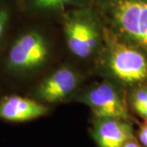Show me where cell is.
<instances>
[{
  "label": "cell",
  "instance_id": "obj_7",
  "mask_svg": "<svg viewBox=\"0 0 147 147\" xmlns=\"http://www.w3.org/2000/svg\"><path fill=\"white\" fill-rule=\"evenodd\" d=\"M49 109L43 103L19 95H6L0 98V119L23 123L47 115Z\"/></svg>",
  "mask_w": 147,
  "mask_h": 147
},
{
  "label": "cell",
  "instance_id": "obj_5",
  "mask_svg": "<svg viewBox=\"0 0 147 147\" xmlns=\"http://www.w3.org/2000/svg\"><path fill=\"white\" fill-rule=\"evenodd\" d=\"M76 100L88 106L94 118H114L130 123L133 121L127 90L108 79L84 89L77 95Z\"/></svg>",
  "mask_w": 147,
  "mask_h": 147
},
{
  "label": "cell",
  "instance_id": "obj_4",
  "mask_svg": "<svg viewBox=\"0 0 147 147\" xmlns=\"http://www.w3.org/2000/svg\"><path fill=\"white\" fill-rule=\"evenodd\" d=\"M50 48L46 38L38 30L18 34L0 57L3 72L11 77H22L34 72L47 63Z\"/></svg>",
  "mask_w": 147,
  "mask_h": 147
},
{
  "label": "cell",
  "instance_id": "obj_2",
  "mask_svg": "<svg viewBox=\"0 0 147 147\" xmlns=\"http://www.w3.org/2000/svg\"><path fill=\"white\" fill-rule=\"evenodd\" d=\"M103 26L147 56V0H92Z\"/></svg>",
  "mask_w": 147,
  "mask_h": 147
},
{
  "label": "cell",
  "instance_id": "obj_8",
  "mask_svg": "<svg viewBox=\"0 0 147 147\" xmlns=\"http://www.w3.org/2000/svg\"><path fill=\"white\" fill-rule=\"evenodd\" d=\"M91 134L98 147H122L136 137L131 123L114 118H94Z\"/></svg>",
  "mask_w": 147,
  "mask_h": 147
},
{
  "label": "cell",
  "instance_id": "obj_10",
  "mask_svg": "<svg viewBox=\"0 0 147 147\" xmlns=\"http://www.w3.org/2000/svg\"><path fill=\"white\" fill-rule=\"evenodd\" d=\"M29 5L33 9L42 11L62 10L69 6L82 7L90 4L92 0H28Z\"/></svg>",
  "mask_w": 147,
  "mask_h": 147
},
{
  "label": "cell",
  "instance_id": "obj_1",
  "mask_svg": "<svg viewBox=\"0 0 147 147\" xmlns=\"http://www.w3.org/2000/svg\"><path fill=\"white\" fill-rule=\"evenodd\" d=\"M96 70L125 90L147 84V56L103 26Z\"/></svg>",
  "mask_w": 147,
  "mask_h": 147
},
{
  "label": "cell",
  "instance_id": "obj_3",
  "mask_svg": "<svg viewBox=\"0 0 147 147\" xmlns=\"http://www.w3.org/2000/svg\"><path fill=\"white\" fill-rule=\"evenodd\" d=\"M62 26L67 47L74 56L88 59L96 55L102 42L103 24L92 3L64 12Z\"/></svg>",
  "mask_w": 147,
  "mask_h": 147
},
{
  "label": "cell",
  "instance_id": "obj_12",
  "mask_svg": "<svg viewBox=\"0 0 147 147\" xmlns=\"http://www.w3.org/2000/svg\"><path fill=\"white\" fill-rule=\"evenodd\" d=\"M138 142L143 147H147V121H143L137 131Z\"/></svg>",
  "mask_w": 147,
  "mask_h": 147
},
{
  "label": "cell",
  "instance_id": "obj_9",
  "mask_svg": "<svg viewBox=\"0 0 147 147\" xmlns=\"http://www.w3.org/2000/svg\"><path fill=\"white\" fill-rule=\"evenodd\" d=\"M127 99L130 110L147 121V84L140 85L127 91Z\"/></svg>",
  "mask_w": 147,
  "mask_h": 147
},
{
  "label": "cell",
  "instance_id": "obj_11",
  "mask_svg": "<svg viewBox=\"0 0 147 147\" xmlns=\"http://www.w3.org/2000/svg\"><path fill=\"white\" fill-rule=\"evenodd\" d=\"M11 9L10 6L0 1V57L5 47L7 38L11 21Z\"/></svg>",
  "mask_w": 147,
  "mask_h": 147
},
{
  "label": "cell",
  "instance_id": "obj_6",
  "mask_svg": "<svg viewBox=\"0 0 147 147\" xmlns=\"http://www.w3.org/2000/svg\"><path fill=\"white\" fill-rule=\"evenodd\" d=\"M82 81L83 76L78 71L69 66H61L37 85L34 96L42 103H59L74 94Z\"/></svg>",
  "mask_w": 147,
  "mask_h": 147
},
{
  "label": "cell",
  "instance_id": "obj_13",
  "mask_svg": "<svg viewBox=\"0 0 147 147\" xmlns=\"http://www.w3.org/2000/svg\"><path fill=\"white\" fill-rule=\"evenodd\" d=\"M122 147H143L141 145V143L138 142L137 140V138L136 137H134V138H131L130 140H128L127 142H126L124 144H123V146Z\"/></svg>",
  "mask_w": 147,
  "mask_h": 147
}]
</instances>
